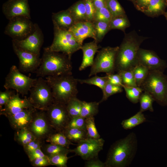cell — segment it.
I'll use <instances>...</instances> for the list:
<instances>
[{
  "mask_svg": "<svg viewBox=\"0 0 167 167\" xmlns=\"http://www.w3.org/2000/svg\"><path fill=\"white\" fill-rule=\"evenodd\" d=\"M138 141L134 132L113 143L108 151L106 167H126L131 164L136 154Z\"/></svg>",
  "mask_w": 167,
  "mask_h": 167,
  "instance_id": "cell-1",
  "label": "cell"
},
{
  "mask_svg": "<svg viewBox=\"0 0 167 167\" xmlns=\"http://www.w3.org/2000/svg\"><path fill=\"white\" fill-rule=\"evenodd\" d=\"M71 58L61 52L44 49L40 65L34 72L38 77L72 75Z\"/></svg>",
  "mask_w": 167,
  "mask_h": 167,
  "instance_id": "cell-2",
  "label": "cell"
},
{
  "mask_svg": "<svg viewBox=\"0 0 167 167\" xmlns=\"http://www.w3.org/2000/svg\"><path fill=\"white\" fill-rule=\"evenodd\" d=\"M146 37L133 31L126 34L119 46L115 60V71L132 69L137 64V54L140 46Z\"/></svg>",
  "mask_w": 167,
  "mask_h": 167,
  "instance_id": "cell-3",
  "label": "cell"
},
{
  "mask_svg": "<svg viewBox=\"0 0 167 167\" xmlns=\"http://www.w3.org/2000/svg\"><path fill=\"white\" fill-rule=\"evenodd\" d=\"M45 79L50 87L55 101L66 104L76 97L78 81L72 75L47 76Z\"/></svg>",
  "mask_w": 167,
  "mask_h": 167,
  "instance_id": "cell-4",
  "label": "cell"
},
{
  "mask_svg": "<svg viewBox=\"0 0 167 167\" xmlns=\"http://www.w3.org/2000/svg\"><path fill=\"white\" fill-rule=\"evenodd\" d=\"M162 105H167V76L160 70L149 71L140 87Z\"/></svg>",
  "mask_w": 167,
  "mask_h": 167,
  "instance_id": "cell-5",
  "label": "cell"
},
{
  "mask_svg": "<svg viewBox=\"0 0 167 167\" xmlns=\"http://www.w3.org/2000/svg\"><path fill=\"white\" fill-rule=\"evenodd\" d=\"M54 37L52 44L45 48L49 51L61 52L70 58L73 54L80 49L81 45L69 30L54 26Z\"/></svg>",
  "mask_w": 167,
  "mask_h": 167,
  "instance_id": "cell-6",
  "label": "cell"
},
{
  "mask_svg": "<svg viewBox=\"0 0 167 167\" xmlns=\"http://www.w3.org/2000/svg\"><path fill=\"white\" fill-rule=\"evenodd\" d=\"M29 92L28 98L37 109L45 111L54 101L51 89L43 77L37 78Z\"/></svg>",
  "mask_w": 167,
  "mask_h": 167,
  "instance_id": "cell-7",
  "label": "cell"
},
{
  "mask_svg": "<svg viewBox=\"0 0 167 167\" xmlns=\"http://www.w3.org/2000/svg\"><path fill=\"white\" fill-rule=\"evenodd\" d=\"M119 46H107L98 51L91 66L89 77L100 72L106 74L113 73L115 71L116 56Z\"/></svg>",
  "mask_w": 167,
  "mask_h": 167,
  "instance_id": "cell-8",
  "label": "cell"
},
{
  "mask_svg": "<svg viewBox=\"0 0 167 167\" xmlns=\"http://www.w3.org/2000/svg\"><path fill=\"white\" fill-rule=\"evenodd\" d=\"M37 78L33 79L22 73L15 65H12L5 78L4 87L13 89L22 96L27 95Z\"/></svg>",
  "mask_w": 167,
  "mask_h": 167,
  "instance_id": "cell-9",
  "label": "cell"
},
{
  "mask_svg": "<svg viewBox=\"0 0 167 167\" xmlns=\"http://www.w3.org/2000/svg\"><path fill=\"white\" fill-rule=\"evenodd\" d=\"M31 19L24 16H18L9 20L4 33L12 38V40H23L33 31L35 24Z\"/></svg>",
  "mask_w": 167,
  "mask_h": 167,
  "instance_id": "cell-10",
  "label": "cell"
},
{
  "mask_svg": "<svg viewBox=\"0 0 167 167\" xmlns=\"http://www.w3.org/2000/svg\"><path fill=\"white\" fill-rule=\"evenodd\" d=\"M45 111L51 127L58 132H63L71 119L66 104L54 101Z\"/></svg>",
  "mask_w": 167,
  "mask_h": 167,
  "instance_id": "cell-11",
  "label": "cell"
},
{
  "mask_svg": "<svg viewBox=\"0 0 167 167\" xmlns=\"http://www.w3.org/2000/svg\"><path fill=\"white\" fill-rule=\"evenodd\" d=\"M104 142L102 138H87L78 143L76 147L71 149V152L86 161L98 157L99 152L103 149Z\"/></svg>",
  "mask_w": 167,
  "mask_h": 167,
  "instance_id": "cell-12",
  "label": "cell"
},
{
  "mask_svg": "<svg viewBox=\"0 0 167 167\" xmlns=\"http://www.w3.org/2000/svg\"><path fill=\"white\" fill-rule=\"evenodd\" d=\"M12 43L18 48L40 56V51L43 43L44 36L38 25L35 23L33 32L25 39L21 40H12Z\"/></svg>",
  "mask_w": 167,
  "mask_h": 167,
  "instance_id": "cell-13",
  "label": "cell"
},
{
  "mask_svg": "<svg viewBox=\"0 0 167 167\" xmlns=\"http://www.w3.org/2000/svg\"><path fill=\"white\" fill-rule=\"evenodd\" d=\"M14 51L19 60V68L24 72H34L40 66L41 58L40 56L22 50L12 43Z\"/></svg>",
  "mask_w": 167,
  "mask_h": 167,
  "instance_id": "cell-14",
  "label": "cell"
},
{
  "mask_svg": "<svg viewBox=\"0 0 167 167\" xmlns=\"http://www.w3.org/2000/svg\"><path fill=\"white\" fill-rule=\"evenodd\" d=\"M137 64L144 66L149 71H163L167 67L166 61L161 59L154 52L140 48L137 53Z\"/></svg>",
  "mask_w": 167,
  "mask_h": 167,
  "instance_id": "cell-15",
  "label": "cell"
},
{
  "mask_svg": "<svg viewBox=\"0 0 167 167\" xmlns=\"http://www.w3.org/2000/svg\"><path fill=\"white\" fill-rule=\"evenodd\" d=\"M2 11L8 20L21 16L31 18L28 0H8L3 4Z\"/></svg>",
  "mask_w": 167,
  "mask_h": 167,
  "instance_id": "cell-16",
  "label": "cell"
},
{
  "mask_svg": "<svg viewBox=\"0 0 167 167\" xmlns=\"http://www.w3.org/2000/svg\"><path fill=\"white\" fill-rule=\"evenodd\" d=\"M37 110V109H36ZM35 112L33 119L27 128L37 138L46 136L51 127L45 111Z\"/></svg>",
  "mask_w": 167,
  "mask_h": 167,
  "instance_id": "cell-17",
  "label": "cell"
},
{
  "mask_svg": "<svg viewBox=\"0 0 167 167\" xmlns=\"http://www.w3.org/2000/svg\"><path fill=\"white\" fill-rule=\"evenodd\" d=\"M68 30L81 45L84 40L88 37L96 40L94 24L92 22L85 21L76 23Z\"/></svg>",
  "mask_w": 167,
  "mask_h": 167,
  "instance_id": "cell-18",
  "label": "cell"
},
{
  "mask_svg": "<svg viewBox=\"0 0 167 167\" xmlns=\"http://www.w3.org/2000/svg\"><path fill=\"white\" fill-rule=\"evenodd\" d=\"M19 95L17 93L13 95L4 105L3 109L1 111L2 114L8 117L24 109L33 107L29 98H21Z\"/></svg>",
  "mask_w": 167,
  "mask_h": 167,
  "instance_id": "cell-19",
  "label": "cell"
},
{
  "mask_svg": "<svg viewBox=\"0 0 167 167\" xmlns=\"http://www.w3.org/2000/svg\"><path fill=\"white\" fill-rule=\"evenodd\" d=\"M36 109L32 107L24 109L13 115L8 117L12 127L17 130L27 128L32 121Z\"/></svg>",
  "mask_w": 167,
  "mask_h": 167,
  "instance_id": "cell-20",
  "label": "cell"
},
{
  "mask_svg": "<svg viewBox=\"0 0 167 167\" xmlns=\"http://www.w3.org/2000/svg\"><path fill=\"white\" fill-rule=\"evenodd\" d=\"M100 47L98 45V43L95 40L82 45L80 49L83 53V57L81 64L79 68V71H82L92 66L94 55Z\"/></svg>",
  "mask_w": 167,
  "mask_h": 167,
  "instance_id": "cell-21",
  "label": "cell"
},
{
  "mask_svg": "<svg viewBox=\"0 0 167 167\" xmlns=\"http://www.w3.org/2000/svg\"><path fill=\"white\" fill-rule=\"evenodd\" d=\"M52 18L54 26L61 29L68 30L75 23L68 9L53 13Z\"/></svg>",
  "mask_w": 167,
  "mask_h": 167,
  "instance_id": "cell-22",
  "label": "cell"
},
{
  "mask_svg": "<svg viewBox=\"0 0 167 167\" xmlns=\"http://www.w3.org/2000/svg\"><path fill=\"white\" fill-rule=\"evenodd\" d=\"M68 9L70 12L75 23L87 21L84 0L77 2L70 6Z\"/></svg>",
  "mask_w": 167,
  "mask_h": 167,
  "instance_id": "cell-23",
  "label": "cell"
},
{
  "mask_svg": "<svg viewBox=\"0 0 167 167\" xmlns=\"http://www.w3.org/2000/svg\"><path fill=\"white\" fill-rule=\"evenodd\" d=\"M63 132L71 142L78 143L87 137L86 131L79 128H66Z\"/></svg>",
  "mask_w": 167,
  "mask_h": 167,
  "instance_id": "cell-24",
  "label": "cell"
},
{
  "mask_svg": "<svg viewBox=\"0 0 167 167\" xmlns=\"http://www.w3.org/2000/svg\"><path fill=\"white\" fill-rule=\"evenodd\" d=\"M99 102L83 101L80 116L85 118L94 117L99 111Z\"/></svg>",
  "mask_w": 167,
  "mask_h": 167,
  "instance_id": "cell-25",
  "label": "cell"
},
{
  "mask_svg": "<svg viewBox=\"0 0 167 167\" xmlns=\"http://www.w3.org/2000/svg\"><path fill=\"white\" fill-rule=\"evenodd\" d=\"M146 121V118L142 112L139 111L130 118L124 120L121 122L125 129H131Z\"/></svg>",
  "mask_w": 167,
  "mask_h": 167,
  "instance_id": "cell-26",
  "label": "cell"
},
{
  "mask_svg": "<svg viewBox=\"0 0 167 167\" xmlns=\"http://www.w3.org/2000/svg\"><path fill=\"white\" fill-rule=\"evenodd\" d=\"M167 5L165 0H151L143 11L150 15L161 14L163 13Z\"/></svg>",
  "mask_w": 167,
  "mask_h": 167,
  "instance_id": "cell-27",
  "label": "cell"
},
{
  "mask_svg": "<svg viewBox=\"0 0 167 167\" xmlns=\"http://www.w3.org/2000/svg\"><path fill=\"white\" fill-rule=\"evenodd\" d=\"M93 23L95 32V41L98 43L101 41L105 34L110 30V22L96 21Z\"/></svg>",
  "mask_w": 167,
  "mask_h": 167,
  "instance_id": "cell-28",
  "label": "cell"
},
{
  "mask_svg": "<svg viewBox=\"0 0 167 167\" xmlns=\"http://www.w3.org/2000/svg\"><path fill=\"white\" fill-rule=\"evenodd\" d=\"M82 102V101L75 97L71 99L66 104L67 109L71 118L80 116Z\"/></svg>",
  "mask_w": 167,
  "mask_h": 167,
  "instance_id": "cell-29",
  "label": "cell"
},
{
  "mask_svg": "<svg viewBox=\"0 0 167 167\" xmlns=\"http://www.w3.org/2000/svg\"><path fill=\"white\" fill-rule=\"evenodd\" d=\"M47 141L50 143L59 145L69 148L70 145L74 144L67 138L63 132L50 135Z\"/></svg>",
  "mask_w": 167,
  "mask_h": 167,
  "instance_id": "cell-30",
  "label": "cell"
},
{
  "mask_svg": "<svg viewBox=\"0 0 167 167\" xmlns=\"http://www.w3.org/2000/svg\"><path fill=\"white\" fill-rule=\"evenodd\" d=\"M132 70L137 85L140 87L147 77L149 70L146 67L139 64H137Z\"/></svg>",
  "mask_w": 167,
  "mask_h": 167,
  "instance_id": "cell-31",
  "label": "cell"
},
{
  "mask_svg": "<svg viewBox=\"0 0 167 167\" xmlns=\"http://www.w3.org/2000/svg\"><path fill=\"white\" fill-rule=\"evenodd\" d=\"M15 138L17 141L24 146L37 138L27 128H24L18 130Z\"/></svg>",
  "mask_w": 167,
  "mask_h": 167,
  "instance_id": "cell-32",
  "label": "cell"
},
{
  "mask_svg": "<svg viewBox=\"0 0 167 167\" xmlns=\"http://www.w3.org/2000/svg\"><path fill=\"white\" fill-rule=\"evenodd\" d=\"M130 25L129 21L126 14L113 18L110 22V30L118 29L123 31Z\"/></svg>",
  "mask_w": 167,
  "mask_h": 167,
  "instance_id": "cell-33",
  "label": "cell"
},
{
  "mask_svg": "<svg viewBox=\"0 0 167 167\" xmlns=\"http://www.w3.org/2000/svg\"><path fill=\"white\" fill-rule=\"evenodd\" d=\"M45 154L49 156L59 154L67 155L71 152V150L65 147L50 143L45 146L44 148Z\"/></svg>",
  "mask_w": 167,
  "mask_h": 167,
  "instance_id": "cell-34",
  "label": "cell"
},
{
  "mask_svg": "<svg viewBox=\"0 0 167 167\" xmlns=\"http://www.w3.org/2000/svg\"><path fill=\"white\" fill-rule=\"evenodd\" d=\"M78 82L81 84H86L95 85L99 88L102 91L108 81L106 75L100 77L95 75L90 78L86 79H77Z\"/></svg>",
  "mask_w": 167,
  "mask_h": 167,
  "instance_id": "cell-35",
  "label": "cell"
},
{
  "mask_svg": "<svg viewBox=\"0 0 167 167\" xmlns=\"http://www.w3.org/2000/svg\"><path fill=\"white\" fill-rule=\"evenodd\" d=\"M122 87L125 90L126 97L131 102L136 104L139 101L140 96L143 91L140 87H128L123 84Z\"/></svg>",
  "mask_w": 167,
  "mask_h": 167,
  "instance_id": "cell-36",
  "label": "cell"
},
{
  "mask_svg": "<svg viewBox=\"0 0 167 167\" xmlns=\"http://www.w3.org/2000/svg\"><path fill=\"white\" fill-rule=\"evenodd\" d=\"M154 101L153 98L149 94L144 92H142L139 99L140 107V111L143 112L148 110L151 112H153L152 104Z\"/></svg>",
  "mask_w": 167,
  "mask_h": 167,
  "instance_id": "cell-37",
  "label": "cell"
},
{
  "mask_svg": "<svg viewBox=\"0 0 167 167\" xmlns=\"http://www.w3.org/2000/svg\"><path fill=\"white\" fill-rule=\"evenodd\" d=\"M106 7L113 18L126 14L124 9L117 0H106Z\"/></svg>",
  "mask_w": 167,
  "mask_h": 167,
  "instance_id": "cell-38",
  "label": "cell"
},
{
  "mask_svg": "<svg viewBox=\"0 0 167 167\" xmlns=\"http://www.w3.org/2000/svg\"><path fill=\"white\" fill-rule=\"evenodd\" d=\"M122 87L112 84L108 81L105 85L103 92V96L100 103L106 101L110 96L122 92Z\"/></svg>",
  "mask_w": 167,
  "mask_h": 167,
  "instance_id": "cell-39",
  "label": "cell"
},
{
  "mask_svg": "<svg viewBox=\"0 0 167 167\" xmlns=\"http://www.w3.org/2000/svg\"><path fill=\"white\" fill-rule=\"evenodd\" d=\"M86 130L88 138L98 139L100 138L96 129L94 117L86 118Z\"/></svg>",
  "mask_w": 167,
  "mask_h": 167,
  "instance_id": "cell-40",
  "label": "cell"
},
{
  "mask_svg": "<svg viewBox=\"0 0 167 167\" xmlns=\"http://www.w3.org/2000/svg\"><path fill=\"white\" fill-rule=\"evenodd\" d=\"M122 79V84L128 87H138L131 70L118 72Z\"/></svg>",
  "mask_w": 167,
  "mask_h": 167,
  "instance_id": "cell-41",
  "label": "cell"
},
{
  "mask_svg": "<svg viewBox=\"0 0 167 167\" xmlns=\"http://www.w3.org/2000/svg\"><path fill=\"white\" fill-rule=\"evenodd\" d=\"M49 158L51 165L60 167H66L69 159L67 155L62 154L53 155L49 156Z\"/></svg>",
  "mask_w": 167,
  "mask_h": 167,
  "instance_id": "cell-42",
  "label": "cell"
},
{
  "mask_svg": "<svg viewBox=\"0 0 167 167\" xmlns=\"http://www.w3.org/2000/svg\"><path fill=\"white\" fill-rule=\"evenodd\" d=\"M112 18V16L108 8L105 7L96 10L94 21H102L110 22Z\"/></svg>",
  "mask_w": 167,
  "mask_h": 167,
  "instance_id": "cell-43",
  "label": "cell"
},
{
  "mask_svg": "<svg viewBox=\"0 0 167 167\" xmlns=\"http://www.w3.org/2000/svg\"><path fill=\"white\" fill-rule=\"evenodd\" d=\"M86 118L80 116L71 118L67 128H74L86 130Z\"/></svg>",
  "mask_w": 167,
  "mask_h": 167,
  "instance_id": "cell-44",
  "label": "cell"
},
{
  "mask_svg": "<svg viewBox=\"0 0 167 167\" xmlns=\"http://www.w3.org/2000/svg\"><path fill=\"white\" fill-rule=\"evenodd\" d=\"M86 11L87 21L93 22L96 10L93 4L92 0H84Z\"/></svg>",
  "mask_w": 167,
  "mask_h": 167,
  "instance_id": "cell-45",
  "label": "cell"
},
{
  "mask_svg": "<svg viewBox=\"0 0 167 167\" xmlns=\"http://www.w3.org/2000/svg\"><path fill=\"white\" fill-rule=\"evenodd\" d=\"M15 93L11 89H6L4 92H0V108L5 105L9 101L13 95Z\"/></svg>",
  "mask_w": 167,
  "mask_h": 167,
  "instance_id": "cell-46",
  "label": "cell"
},
{
  "mask_svg": "<svg viewBox=\"0 0 167 167\" xmlns=\"http://www.w3.org/2000/svg\"><path fill=\"white\" fill-rule=\"evenodd\" d=\"M41 143L38 139L36 138L24 146V150L28 154L41 148Z\"/></svg>",
  "mask_w": 167,
  "mask_h": 167,
  "instance_id": "cell-47",
  "label": "cell"
},
{
  "mask_svg": "<svg viewBox=\"0 0 167 167\" xmlns=\"http://www.w3.org/2000/svg\"><path fill=\"white\" fill-rule=\"evenodd\" d=\"M108 82L110 83L116 85L122 86L123 85L122 79L119 74L113 73L106 74Z\"/></svg>",
  "mask_w": 167,
  "mask_h": 167,
  "instance_id": "cell-48",
  "label": "cell"
},
{
  "mask_svg": "<svg viewBox=\"0 0 167 167\" xmlns=\"http://www.w3.org/2000/svg\"><path fill=\"white\" fill-rule=\"evenodd\" d=\"M84 167H106L105 162L101 161L98 157L86 161Z\"/></svg>",
  "mask_w": 167,
  "mask_h": 167,
  "instance_id": "cell-49",
  "label": "cell"
},
{
  "mask_svg": "<svg viewBox=\"0 0 167 167\" xmlns=\"http://www.w3.org/2000/svg\"><path fill=\"white\" fill-rule=\"evenodd\" d=\"M33 166L36 167H43L51 165L48 157H40L31 161Z\"/></svg>",
  "mask_w": 167,
  "mask_h": 167,
  "instance_id": "cell-50",
  "label": "cell"
},
{
  "mask_svg": "<svg viewBox=\"0 0 167 167\" xmlns=\"http://www.w3.org/2000/svg\"><path fill=\"white\" fill-rule=\"evenodd\" d=\"M30 161L31 162L35 159L40 157H48L39 148L28 154Z\"/></svg>",
  "mask_w": 167,
  "mask_h": 167,
  "instance_id": "cell-51",
  "label": "cell"
},
{
  "mask_svg": "<svg viewBox=\"0 0 167 167\" xmlns=\"http://www.w3.org/2000/svg\"><path fill=\"white\" fill-rule=\"evenodd\" d=\"M151 0H135L136 6L143 11L147 8Z\"/></svg>",
  "mask_w": 167,
  "mask_h": 167,
  "instance_id": "cell-52",
  "label": "cell"
},
{
  "mask_svg": "<svg viewBox=\"0 0 167 167\" xmlns=\"http://www.w3.org/2000/svg\"><path fill=\"white\" fill-rule=\"evenodd\" d=\"M92 1L96 10L106 7V0H92Z\"/></svg>",
  "mask_w": 167,
  "mask_h": 167,
  "instance_id": "cell-53",
  "label": "cell"
},
{
  "mask_svg": "<svg viewBox=\"0 0 167 167\" xmlns=\"http://www.w3.org/2000/svg\"><path fill=\"white\" fill-rule=\"evenodd\" d=\"M165 16L166 19H167V12L165 13Z\"/></svg>",
  "mask_w": 167,
  "mask_h": 167,
  "instance_id": "cell-54",
  "label": "cell"
},
{
  "mask_svg": "<svg viewBox=\"0 0 167 167\" xmlns=\"http://www.w3.org/2000/svg\"><path fill=\"white\" fill-rule=\"evenodd\" d=\"M166 0V2L167 4V0Z\"/></svg>",
  "mask_w": 167,
  "mask_h": 167,
  "instance_id": "cell-55",
  "label": "cell"
},
{
  "mask_svg": "<svg viewBox=\"0 0 167 167\" xmlns=\"http://www.w3.org/2000/svg\"></svg>",
  "mask_w": 167,
  "mask_h": 167,
  "instance_id": "cell-56",
  "label": "cell"
}]
</instances>
